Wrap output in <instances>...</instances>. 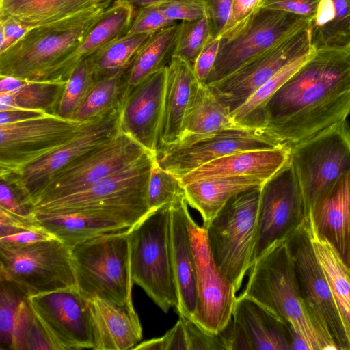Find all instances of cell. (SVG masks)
<instances>
[{
	"label": "cell",
	"mask_w": 350,
	"mask_h": 350,
	"mask_svg": "<svg viewBox=\"0 0 350 350\" xmlns=\"http://www.w3.org/2000/svg\"><path fill=\"white\" fill-rule=\"evenodd\" d=\"M309 222L350 268V172L318 196L310 208Z\"/></svg>",
	"instance_id": "22"
},
{
	"label": "cell",
	"mask_w": 350,
	"mask_h": 350,
	"mask_svg": "<svg viewBox=\"0 0 350 350\" xmlns=\"http://www.w3.org/2000/svg\"><path fill=\"white\" fill-rule=\"evenodd\" d=\"M86 122L49 113L0 125V177L49 154L69 141Z\"/></svg>",
	"instance_id": "13"
},
{
	"label": "cell",
	"mask_w": 350,
	"mask_h": 350,
	"mask_svg": "<svg viewBox=\"0 0 350 350\" xmlns=\"http://www.w3.org/2000/svg\"><path fill=\"white\" fill-rule=\"evenodd\" d=\"M262 0H232L230 18L221 38L228 39L240 31L260 9Z\"/></svg>",
	"instance_id": "46"
},
{
	"label": "cell",
	"mask_w": 350,
	"mask_h": 350,
	"mask_svg": "<svg viewBox=\"0 0 350 350\" xmlns=\"http://www.w3.org/2000/svg\"><path fill=\"white\" fill-rule=\"evenodd\" d=\"M112 0H0V15L32 28L56 22Z\"/></svg>",
	"instance_id": "31"
},
{
	"label": "cell",
	"mask_w": 350,
	"mask_h": 350,
	"mask_svg": "<svg viewBox=\"0 0 350 350\" xmlns=\"http://www.w3.org/2000/svg\"><path fill=\"white\" fill-rule=\"evenodd\" d=\"M30 29L12 17L0 15V53L15 44Z\"/></svg>",
	"instance_id": "51"
},
{
	"label": "cell",
	"mask_w": 350,
	"mask_h": 350,
	"mask_svg": "<svg viewBox=\"0 0 350 350\" xmlns=\"http://www.w3.org/2000/svg\"><path fill=\"white\" fill-rule=\"evenodd\" d=\"M159 6L165 16L174 22L195 21L206 16L205 7L199 0H169Z\"/></svg>",
	"instance_id": "45"
},
{
	"label": "cell",
	"mask_w": 350,
	"mask_h": 350,
	"mask_svg": "<svg viewBox=\"0 0 350 350\" xmlns=\"http://www.w3.org/2000/svg\"><path fill=\"white\" fill-rule=\"evenodd\" d=\"M157 156L146 153L128 168L66 195L41 200L33 204L42 214H96L136 224L151 211L148 188Z\"/></svg>",
	"instance_id": "3"
},
{
	"label": "cell",
	"mask_w": 350,
	"mask_h": 350,
	"mask_svg": "<svg viewBox=\"0 0 350 350\" xmlns=\"http://www.w3.org/2000/svg\"><path fill=\"white\" fill-rule=\"evenodd\" d=\"M55 238L35 221L10 214L0 217V246L20 247Z\"/></svg>",
	"instance_id": "39"
},
{
	"label": "cell",
	"mask_w": 350,
	"mask_h": 350,
	"mask_svg": "<svg viewBox=\"0 0 350 350\" xmlns=\"http://www.w3.org/2000/svg\"><path fill=\"white\" fill-rule=\"evenodd\" d=\"M88 304L94 342L92 349H133L139 342L142 329L133 306L98 297Z\"/></svg>",
	"instance_id": "26"
},
{
	"label": "cell",
	"mask_w": 350,
	"mask_h": 350,
	"mask_svg": "<svg viewBox=\"0 0 350 350\" xmlns=\"http://www.w3.org/2000/svg\"><path fill=\"white\" fill-rule=\"evenodd\" d=\"M179 317L185 328L188 350H226L219 333H210L191 319L184 316Z\"/></svg>",
	"instance_id": "44"
},
{
	"label": "cell",
	"mask_w": 350,
	"mask_h": 350,
	"mask_svg": "<svg viewBox=\"0 0 350 350\" xmlns=\"http://www.w3.org/2000/svg\"><path fill=\"white\" fill-rule=\"evenodd\" d=\"M267 180L248 176L201 180L184 186L186 200L198 211L206 228L224 205L234 196L260 188Z\"/></svg>",
	"instance_id": "29"
},
{
	"label": "cell",
	"mask_w": 350,
	"mask_h": 350,
	"mask_svg": "<svg viewBox=\"0 0 350 350\" xmlns=\"http://www.w3.org/2000/svg\"><path fill=\"white\" fill-rule=\"evenodd\" d=\"M232 319L244 330L252 350H291L288 325L255 300L242 294L237 297Z\"/></svg>",
	"instance_id": "27"
},
{
	"label": "cell",
	"mask_w": 350,
	"mask_h": 350,
	"mask_svg": "<svg viewBox=\"0 0 350 350\" xmlns=\"http://www.w3.org/2000/svg\"><path fill=\"white\" fill-rule=\"evenodd\" d=\"M314 49L310 27L301 29L230 75L207 86L231 113L286 64Z\"/></svg>",
	"instance_id": "17"
},
{
	"label": "cell",
	"mask_w": 350,
	"mask_h": 350,
	"mask_svg": "<svg viewBox=\"0 0 350 350\" xmlns=\"http://www.w3.org/2000/svg\"><path fill=\"white\" fill-rule=\"evenodd\" d=\"M221 37L212 36L196 59L193 68L199 81L205 84L215 62Z\"/></svg>",
	"instance_id": "50"
},
{
	"label": "cell",
	"mask_w": 350,
	"mask_h": 350,
	"mask_svg": "<svg viewBox=\"0 0 350 350\" xmlns=\"http://www.w3.org/2000/svg\"><path fill=\"white\" fill-rule=\"evenodd\" d=\"M191 216L185 197L171 204L170 250L178 295L179 316L192 319L197 306L196 262L189 224Z\"/></svg>",
	"instance_id": "23"
},
{
	"label": "cell",
	"mask_w": 350,
	"mask_h": 350,
	"mask_svg": "<svg viewBox=\"0 0 350 350\" xmlns=\"http://www.w3.org/2000/svg\"><path fill=\"white\" fill-rule=\"evenodd\" d=\"M282 148L262 128L239 127L221 131L189 145L170 148L157 157L158 164L178 178L210 161L249 150Z\"/></svg>",
	"instance_id": "19"
},
{
	"label": "cell",
	"mask_w": 350,
	"mask_h": 350,
	"mask_svg": "<svg viewBox=\"0 0 350 350\" xmlns=\"http://www.w3.org/2000/svg\"><path fill=\"white\" fill-rule=\"evenodd\" d=\"M124 72L97 80L76 111L72 120L85 122L118 106L124 90Z\"/></svg>",
	"instance_id": "36"
},
{
	"label": "cell",
	"mask_w": 350,
	"mask_h": 350,
	"mask_svg": "<svg viewBox=\"0 0 350 350\" xmlns=\"http://www.w3.org/2000/svg\"><path fill=\"white\" fill-rule=\"evenodd\" d=\"M350 115V45L314 49L264 105L260 126L290 150Z\"/></svg>",
	"instance_id": "1"
},
{
	"label": "cell",
	"mask_w": 350,
	"mask_h": 350,
	"mask_svg": "<svg viewBox=\"0 0 350 350\" xmlns=\"http://www.w3.org/2000/svg\"><path fill=\"white\" fill-rule=\"evenodd\" d=\"M170 206L150 211L129 232L133 282L165 313L178 302L170 250Z\"/></svg>",
	"instance_id": "6"
},
{
	"label": "cell",
	"mask_w": 350,
	"mask_h": 350,
	"mask_svg": "<svg viewBox=\"0 0 350 350\" xmlns=\"http://www.w3.org/2000/svg\"><path fill=\"white\" fill-rule=\"evenodd\" d=\"M150 152L122 131L105 144L81 155L53 174L31 204L71 193L124 170Z\"/></svg>",
	"instance_id": "12"
},
{
	"label": "cell",
	"mask_w": 350,
	"mask_h": 350,
	"mask_svg": "<svg viewBox=\"0 0 350 350\" xmlns=\"http://www.w3.org/2000/svg\"><path fill=\"white\" fill-rule=\"evenodd\" d=\"M204 5L213 36H221L230 16L232 0H199Z\"/></svg>",
	"instance_id": "49"
},
{
	"label": "cell",
	"mask_w": 350,
	"mask_h": 350,
	"mask_svg": "<svg viewBox=\"0 0 350 350\" xmlns=\"http://www.w3.org/2000/svg\"><path fill=\"white\" fill-rule=\"evenodd\" d=\"M266 308L289 327L295 349H338L301 295L285 241L252 265L241 293Z\"/></svg>",
	"instance_id": "2"
},
{
	"label": "cell",
	"mask_w": 350,
	"mask_h": 350,
	"mask_svg": "<svg viewBox=\"0 0 350 350\" xmlns=\"http://www.w3.org/2000/svg\"><path fill=\"white\" fill-rule=\"evenodd\" d=\"M321 0H262L260 8L276 10L314 19Z\"/></svg>",
	"instance_id": "48"
},
{
	"label": "cell",
	"mask_w": 350,
	"mask_h": 350,
	"mask_svg": "<svg viewBox=\"0 0 350 350\" xmlns=\"http://www.w3.org/2000/svg\"><path fill=\"white\" fill-rule=\"evenodd\" d=\"M167 19L159 5L138 8L125 36L153 34L166 27L176 24Z\"/></svg>",
	"instance_id": "43"
},
{
	"label": "cell",
	"mask_w": 350,
	"mask_h": 350,
	"mask_svg": "<svg viewBox=\"0 0 350 350\" xmlns=\"http://www.w3.org/2000/svg\"><path fill=\"white\" fill-rule=\"evenodd\" d=\"M131 228L98 236L70 247L75 288L86 300L98 297L133 306Z\"/></svg>",
	"instance_id": "5"
},
{
	"label": "cell",
	"mask_w": 350,
	"mask_h": 350,
	"mask_svg": "<svg viewBox=\"0 0 350 350\" xmlns=\"http://www.w3.org/2000/svg\"><path fill=\"white\" fill-rule=\"evenodd\" d=\"M135 12L127 0H116L101 14L80 45L40 81H66L76 66L128 32Z\"/></svg>",
	"instance_id": "24"
},
{
	"label": "cell",
	"mask_w": 350,
	"mask_h": 350,
	"mask_svg": "<svg viewBox=\"0 0 350 350\" xmlns=\"http://www.w3.org/2000/svg\"><path fill=\"white\" fill-rule=\"evenodd\" d=\"M66 83L0 76V111L23 109L56 114Z\"/></svg>",
	"instance_id": "30"
},
{
	"label": "cell",
	"mask_w": 350,
	"mask_h": 350,
	"mask_svg": "<svg viewBox=\"0 0 350 350\" xmlns=\"http://www.w3.org/2000/svg\"><path fill=\"white\" fill-rule=\"evenodd\" d=\"M213 36L207 16L182 21L174 57H178L192 66L210 38Z\"/></svg>",
	"instance_id": "40"
},
{
	"label": "cell",
	"mask_w": 350,
	"mask_h": 350,
	"mask_svg": "<svg viewBox=\"0 0 350 350\" xmlns=\"http://www.w3.org/2000/svg\"><path fill=\"white\" fill-rule=\"evenodd\" d=\"M120 131L119 105L105 114L87 121L69 141L49 154L0 178L10 184L25 202L33 207L32 200L53 174L111 139Z\"/></svg>",
	"instance_id": "14"
},
{
	"label": "cell",
	"mask_w": 350,
	"mask_h": 350,
	"mask_svg": "<svg viewBox=\"0 0 350 350\" xmlns=\"http://www.w3.org/2000/svg\"><path fill=\"white\" fill-rule=\"evenodd\" d=\"M47 114L49 113L42 111L23 109L0 111V125L25 121Z\"/></svg>",
	"instance_id": "53"
},
{
	"label": "cell",
	"mask_w": 350,
	"mask_h": 350,
	"mask_svg": "<svg viewBox=\"0 0 350 350\" xmlns=\"http://www.w3.org/2000/svg\"><path fill=\"white\" fill-rule=\"evenodd\" d=\"M309 227L314 251L327 280L350 343V268L333 246L317 234L310 222Z\"/></svg>",
	"instance_id": "34"
},
{
	"label": "cell",
	"mask_w": 350,
	"mask_h": 350,
	"mask_svg": "<svg viewBox=\"0 0 350 350\" xmlns=\"http://www.w3.org/2000/svg\"><path fill=\"white\" fill-rule=\"evenodd\" d=\"M334 16L327 24L311 29L314 49L350 45V0H332Z\"/></svg>",
	"instance_id": "37"
},
{
	"label": "cell",
	"mask_w": 350,
	"mask_h": 350,
	"mask_svg": "<svg viewBox=\"0 0 350 350\" xmlns=\"http://www.w3.org/2000/svg\"><path fill=\"white\" fill-rule=\"evenodd\" d=\"M309 212L318 196L350 172V124L337 123L289 150Z\"/></svg>",
	"instance_id": "9"
},
{
	"label": "cell",
	"mask_w": 350,
	"mask_h": 350,
	"mask_svg": "<svg viewBox=\"0 0 350 350\" xmlns=\"http://www.w3.org/2000/svg\"><path fill=\"white\" fill-rule=\"evenodd\" d=\"M289 160V150L254 149L230 154L210 161L179 178L183 186L196 181L224 177L248 176L269 180Z\"/></svg>",
	"instance_id": "25"
},
{
	"label": "cell",
	"mask_w": 350,
	"mask_h": 350,
	"mask_svg": "<svg viewBox=\"0 0 350 350\" xmlns=\"http://www.w3.org/2000/svg\"><path fill=\"white\" fill-rule=\"evenodd\" d=\"M96 81L92 66L86 58L70 74L59 99L56 114L72 120L88 93Z\"/></svg>",
	"instance_id": "38"
},
{
	"label": "cell",
	"mask_w": 350,
	"mask_h": 350,
	"mask_svg": "<svg viewBox=\"0 0 350 350\" xmlns=\"http://www.w3.org/2000/svg\"><path fill=\"white\" fill-rule=\"evenodd\" d=\"M310 27L308 19L284 11L260 8L232 37L221 38L219 52L206 82L215 83L297 31Z\"/></svg>",
	"instance_id": "10"
},
{
	"label": "cell",
	"mask_w": 350,
	"mask_h": 350,
	"mask_svg": "<svg viewBox=\"0 0 350 350\" xmlns=\"http://www.w3.org/2000/svg\"><path fill=\"white\" fill-rule=\"evenodd\" d=\"M301 295L339 350H350L339 312L311 242L309 217L285 240Z\"/></svg>",
	"instance_id": "15"
},
{
	"label": "cell",
	"mask_w": 350,
	"mask_h": 350,
	"mask_svg": "<svg viewBox=\"0 0 350 350\" xmlns=\"http://www.w3.org/2000/svg\"><path fill=\"white\" fill-rule=\"evenodd\" d=\"M260 188L234 196L205 228L213 258L237 292L253 265Z\"/></svg>",
	"instance_id": "7"
},
{
	"label": "cell",
	"mask_w": 350,
	"mask_h": 350,
	"mask_svg": "<svg viewBox=\"0 0 350 350\" xmlns=\"http://www.w3.org/2000/svg\"><path fill=\"white\" fill-rule=\"evenodd\" d=\"M110 4L31 28L15 44L0 53V76L40 81L80 45Z\"/></svg>",
	"instance_id": "4"
},
{
	"label": "cell",
	"mask_w": 350,
	"mask_h": 350,
	"mask_svg": "<svg viewBox=\"0 0 350 350\" xmlns=\"http://www.w3.org/2000/svg\"><path fill=\"white\" fill-rule=\"evenodd\" d=\"M0 208L15 215L33 219L34 211L28 205L21 194L8 183L1 179Z\"/></svg>",
	"instance_id": "47"
},
{
	"label": "cell",
	"mask_w": 350,
	"mask_h": 350,
	"mask_svg": "<svg viewBox=\"0 0 350 350\" xmlns=\"http://www.w3.org/2000/svg\"><path fill=\"white\" fill-rule=\"evenodd\" d=\"M167 67L124 92L120 103V129L157 156Z\"/></svg>",
	"instance_id": "20"
},
{
	"label": "cell",
	"mask_w": 350,
	"mask_h": 350,
	"mask_svg": "<svg viewBox=\"0 0 350 350\" xmlns=\"http://www.w3.org/2000/svg\"><path fill=\"white\" fill-rule=\"evenodd\" d=\"M0 349L12 350V333L22 301L27 298L11 282L0 280Z\"/></svg>",
	"instance_id": "42"
},
{
	"label": "cell",
	"mask_w": 350,
	"mask_h": 350,
	"mask_svg": "<svg viewBox=\"0 0 350 350\" xmlns=\"http://www.w3.org/2000/svg\"><path fill=\"white\" fill-rule=\"evenodd\" d=\"M134 8H138L159 5L169 0H127Z\"/></svg>",
	"instance_id": "54"
},
{
	"label": "cell",
	"mask_w": 350,
	"mask_h": 350,
	"mask_svg": "<svg viewBox=\"0 0 350 350\" xmlns=\"http://www.w3.org/2000/svg\"><path fill=\"white\" fill-rule=\"evenodd\" d=\"M308 217L301 187L288 160L260 188L253 264L288 238Z\"/></svg>",
	"instance_id": "11"
},
{
	"label": "cell",
	"mask_w": 350,
	"mask_h": 350,
	"mask_svg": "<svg viewBox=\"0 0 350 350\" xmlns=\"http://www.w3.org/2000/svg\"><path fill=\"white\" fill-rule=\"evenodd\" d=\"M151 35L124 36L88 57L96 81L124 72L139 49Z\"/></svg>",
	"instance_id": "35"
},
{
	"label": "cell",
	"mask_w": 350,
	"mask_h": 350,
	"mask_svg": "<svg viewBox=\"0 0 350 350\" xmlns=\"http://www.w3.org/2000/svg\"><path fill=\"white\" fill-rule=\"evenodd\" d=\"M179 29L178 23L166 27L144 42L124 72L122 94L151 74L167 66L175 53Z\"/></svg>",
	"instance_id": "33"
},
{
	"label": "cell",
	"mask_w": 350,
	"mask_h": 350,
	"mask_svg": "<svg viewBox=\"0 0 350 350\" xmlns=\"http://www.w3.org/2000/svg\"><path fill=\"white\" fill-rule=\"evenodd\" d=\"M189 231L196 262L197 291V306L191 319L206 331L218 334L232 318L237 291L213 258L206 229L191 217Z\"/></svg>",
	"instance_id": "16"
},
{
	"label": "cell",
	"mask_w": 350,
	"mask_h": 350,
	"mask_svg": "<svg viewBox=\"0 0 350 350\" xmlns=\"http://www.w3.org/2000/svg\"><path fill=\"white\" fill-rule=\"evenodd\" d=\"M185 197L180 179L162 168L156 160L148 183V198L150 211L172 204Z\"/></svg>",
	"instance_id": "41"
},
{
	"label": "cell",
	"mask_w": 350,
	"mask_h": 350,
	"mask_svg": "<svg viewBox=\"0 0 350 350\" xmlns=\"http://www.w3.org/2000/svg\"><path fill=\"white\" fill-rule=\"evenodd\" d=\"M239 127L244 126L235 123L228 109L206 84L202 83L186 116L182 138L172 148L185 146L215 133Z\"/></svg>",
	"instance_id": "32"
},
{
	"label": "cell",
	"mask_w": 350,
	"mask_h": 350,
	"mask_svg": "<svg viewBox=\"0 0 350 350\" xmlns=\"http://www.w3.org/2000/svg\"><path fill=\"white\" fill-rule=\"evenodd\" d=\"M33 218L39 226L70 247L92 238L127 230L135 225L120 218L96 214L34 213Z\"/></svg>",
	"instance_id": "28"
},
{
	"label": "cell",
	"mask_w": 350,
	"mask_h": 350,
	"mask_svg": "<svg viewBox=\"0 0 350 350\" xmlns=\"http://www.w3.org/2000/svg\"><path fill=\"white\" fill-rule=\"evenodd\" d=\"M201 84L190 64L172 57L167 66L157 156L181 139L186 116Z\"/></svg>",
	"instance_id": "21"
},
{
	"label": "cell",
	"mask_w": 350,
	"mask_h": 350,
	"mask_svg": "<svg viewBox=\"0 0 350 350\" xmlns=\"http://www.w3.org/2000/svg\"><path fill=\"white\" fill-rule=\"evenodd\" d=\"M162 338L165 350H188L186 331L180 317Z\"/></svg>",
	"instance_id": "52"
},
{
	"label": "cell",
	"mask_w": 350,
	"mask_h": 350,
	"mask_svg": "<svg viewBox=\"0 0 350 350\" xmlns=\"http://www.w3.org/2000/svg\"><path fill=\"white\" fill-rule=\"evenodd\" d=\"M0 280L11 282L27 297L75 288L70 247L57 238L0 246Z\"/></svg>",
	"instance_id": "8"
},
{
	"label": "cell",
	"mask_w": 350,
	"mask_h": 350,
	"mask_svg": "<svg viewBox=\"0 0 350 350\" xmlns=\"http://www.w3.org/2000/svg\"><path fill=\"white\" fill-rule=\"evenodd\" d=\"M27 300L59 350L93 349L88 301L76 288L30 296Z\"/></svg>",
	"instance_id": "18"
}]
</instances>
